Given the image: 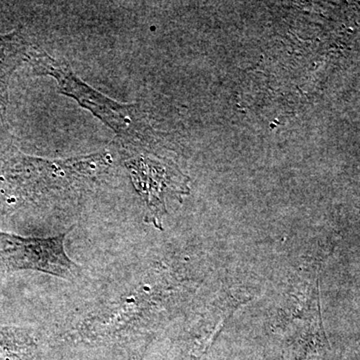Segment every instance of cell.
<instances>
[{
    "instance_id": "obj_4",
    "label": "cell",
    "mask_w": 360,
    "mask_h": 360,
    "mask_svg": "<svg viewBox=\"0 0 360 360\" xmlns=\"http://www.w3.org/2000/svg\"><path fill=\"white\" fill-rule=\"evenodd\" d=\"M51 238H22L0 231V271L35 270L71 281L80 267L68 257L65 239L68 232Z\"/></svg>"
},
{
    "instance_id": "obj_1",
    "label": "cell",
    "mask_w": 360,
    "mask_h": 360,
    "mask_svg": "<svg viewBox=\"0 0 360 360\" xmlns=\"http://www.w3.org/2000/svg\"><path fill=\"white\" fill-rule=\"evenodd\" d=\"M26 63L33 75L56 79L58 91L75 99L97 120L110 127L117 136L120 148H151L153 129L136 103H120L85 84L63 59L53 58L33 46Z\"/></svg>"
},
{
    "instance_id": "obj_3",
    "label": "cell",
    "mask_w": 360,
    "mask_h": 360,
    "mask_svg": "<svg viewBox=\"0 0 360 360\" xmlns=\"http://www.w3.org/2000/svg\"><path fill=\"white\" fill-rule=\"evenodd\" d=\"M120 148L135 191L146 205V221L162 229L167 198L188 194V179L172 160L158 156L151 148Z\"/></svg>"
},
{
    "instance_id": "obj_5",
    "label": "cell",
    "mask_w": 360,
    "mask_h": 360,
    "mask_svg": "<svg viewBox=\"0 0 360 360\" xmlns=\"http://www.w3.org/2000/svg\"><path fill=\"white\" fill-rule=\"evenodd\" d=\"M32 47L20 32L0 35V124L6 122L9 80L16 68L26 63Z\"/></svg>"
},
{
    "instance_id": "obj_2",
    "label": "cell",
    "mask_w": 360,
    "mask_h": 360,
    "mask_svg": "<svg viewBox=\"0 0 360 360\" xmlns=\"http://www.w3.org/2000/svg\"><path fill=\"white\" fill-rule=\"evenodd\" d=\"M105 153L49 160L21 153L11 146H0V184L9 193L39 200L51 193L80 188L94 181L110 167Z\"/></svg>"
}]
</instances>
